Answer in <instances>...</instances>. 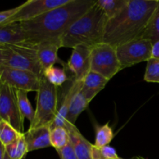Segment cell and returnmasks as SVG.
Wrapping results in <instances>:
<instances>
[{"label":"cell","mask_w":159,"mask_h":159,"mask_svg":"<svg viewBox=\"0 0 159 159\" xmlns=\"http://www.w3.org/2000/svg\"><path fill=\"white\" fill-rule=\"evenodd\" d=\"M50 141L51 147H54L56 150L67 145L69 141V136L66 128L65 127H56L51 129Z\"/></svg>","instance_id":"cb8c5ba5"},{"label":"cell","mask_w":159,"mask_h":159,"mask_svg":"<svg viewBox=\"0 0 159 159\" xmlns=\"http://www.w3.org/2000/svg\"><path fill=\"white\" fill-rule=\"evenodd\" d=\"M61 48V40H48L37 45V55L43 70L54 66L57 63L61 64L64 68H67V64L61 60L57 55L59 48Z\"/></svg>","instance_id":"7c38bea8"},{"label":"cell","mask_w":159,"mask_h":159,"mask_svg":"<svg viewBox=\"0 0 159 159\" xmlns=\"http://www.w3.org/2000/svg\"><path fill=\"white\" fill-rule=\"evenodd\" d=\"M158 3L159 0H129L119 15L108 20L104 43L116 48L142 37Z\"/></svg>","instance_id":"7a4b0ae2"},{"label":"cell","mask_w":159,"mask_h":159,"mask_svg":"<svg viewBox=\"0 0 159 159\" xmlns=\"http://www.w3.org/2000/svg\"><path fill=\"white\" fill-rule=\"evenodd\" d=\"M113 137L114 134L113 129L110 127L109 124H106L102 126H96L94 146L100 148L104 146L109 145Z\"/></svg>","instance_id":"603a6c76"},{"label":"cell","mask_w":159,"mask_h":159,"mask_svg":"<svg viewBox=\"0 0 159 159\" xmlns=\"http://www.w3.org/2000/svg\"><path fill=\"white\" fill-rule=\"evenodd\" d=\"M81 89L82 87L77 90L73 96L67 115L66 120L72 124H75L79 115L88 107L89 104L90 103L81 93Z\"/></svg>","instance_id":"ac0fdd59"},{"label":"cell","mask_w":159,"mask_h":159,"mask_svg":"<svg viewBox=\"0 0 159 159\" xmlns=\"http://www.w3.org/2000/svg\"><path fill=\"white\" fill-rule=\"evenodd\" d=\"M21 133L17 131L12 125L4 120L0 123V142L6 147L20 137Z\"/></svg>","instance_id":"d4e9b609"},{"label":"cell","mask_w":159,"mask_h":159,"mask_svg":"<svg viewBox=\"0 0 159 159\" xmlns=\"http://www.w3.org/2000/svg\"><path fill=\"white\" fill-rule=\"evenodd\" d=\"M3 159H12V158H9V156L7 155V154H6V152L4 155V157H3Z\"/></svg>","instance_id":"836d02e7"},{"label":"cell","mask_w":159,"mask_h":159,"mask_svg":"<svg viewBox=\"0 0 159 159\" xmlns=\"http://www.w3.org/2000/svg\"><path fill=\"white\" fill-rule=\"evenodd\" d=\"M5 148L6 154L12 159H23L28 153L27 145L23 134H21L14 142Z\"/></svg>","instance_id":"7402d4cb"},{"label":"cell","mask_w":159,"mask_h":159,"mask_svg":"<svg viewBox=\"0 0 159 159\" xmlns=\"http://www.w3.org/2000/svg\"><path fill=\"white\" fill-rule=\"evenodd\" d=\"M16 92L17 102H18L20 113L24 119L25 118L27 119L30 124H31L34 120L35 110H34L28 99V92L20 89H16Z\"/></svg>","instance_id":"ffe728a7"},{"label":"cell","mask_w":159,"mask_h":159,"mask_svg":"<svg viewBox=\"0 0 159 159\" xmlns=\"http://www.w3.org/2000/svg\"><path fill=\"white\" fill-rule=\"evenodd\" d=\"M70 1L71 0H29L20 5L18 12L7 23L31 20L52 9L64 6Z\"/></svg>","instance_id":"9c48e42d"},{"label":"cell","mask_w":159,"mask_h":159,"mask_svg":"<svg viewBox=\"0 0 159 159\" xmlns=\"http://www.w3.org/2000/svg\"><path fill=\"white\" fill-rule=\"evenodd\" d=\"M43 75L50 83L57 88L62 86L64 84L66 83L67 81H68L66 71H65V68H61L52 66L44 70Z\"/></svg>","instance_id":"44dd1931"},{"label":"cell","mask_w":159,"mask_h":159,"mask_svg":"<svg viewBox=\"0 0 159 159\" xmlns=\"http://www.w3.org/2000/svg\"><path fill=\"white\" fill-rule=\"evenodd\" d=\"M144 81L159 83V59L152 57L147 61Z\"/></svg>","instance_id":"4316f807"},{"label":"cell","mask_w":159,"mask_h":159,"mask_svg":"<svg viewBox=\"0 0 159 159\" xmlns=\"http://www.w3.org/2000/svg\"><path fill=\"white\" fill-rule=\"evenodd\" d=\"M1 79L15 89L26 92H38L40 88V78L34 73L24 70L1 67Z\"/></svg>","instance_id":"30bf717a"},{"label":"cell","mask_w":159,"mask_h":159,"mask_svg":"<svg viewBox=\"0 0 159 159\" xmlns=\"http://www.w3.org/2000/svg\"><path fill=\"white\" fill-rule=\"evenodd\" d=\"M5 153H6V148L0 142V159H3Z\"/></svg>","instance_id":"d6a6232c"},{"label":"cell","mask_w":159,"mask_h":159,"mask_svg":"<svg viewBox=\"0 0 159 159\" xmlns=\"http://www.w3.org/2000/svg\"><path fill=\"white\" fill-rule=\"evenodd\" d=\"M57 87L50 83L44 76L40 78V88L37 95V107L34 120L29 128L50 126L54 121L58 107Z\"/></svg>","instance_id":"277c9868"},{"label":"cell","mask_w":159,"mask_h":159,"mask_svg":"<svg viewBox=\"0 0 159 159\" xmlns=\"http://www.w3.org/2000/svg\"><path fill=\"white\" fill-rule=\"evenodd\" d=\"M0 118L9 123L20 133H24V118L22 116L14 88L0 80Z\"/></svg>","instance_id":"ba28073f"},{"label":"cell","mask_w":159,"mask_h":159,"mask_svg":"<svg viewBox=\"0 0 159 159\" xmlns=\"http://www.w3.org/2000/svg\"><path fill=\"white\" fill-rule=\"evenodd\" d=\"M8 50H9L8 46H0V68L2 67L6 54H7Z\"/></svg>","instance_id":"4dcf8cb0"},{"label":"cell","mask_w":159,"mask_h":159,"mask_svg":"<svg viewBox=\"0 0 159 159\" xmlns=\"http://www.w3.org/2000/svg\"><path fill=\"white\" fill-rule=\"evenodd\" d=\"M57 152L58 153L61 159H78L76 156L75 152L74 150L71 141H68L67 145L61 149H57Z\"/></svg>","instance_id":"f1b7e54d"},{"label":"cell","mask_w":159,"mask_h":159,"mask_svg":"<svg viewBox=\"0 0 159 159\" xmlns=\"http://www.w3.org/2000/svg\"><path fill=\"white\" fill-rule=\"evenodd\" d=\"M132 159H145V158H142V157L141 156H137V157H134V158H133Z\"/></svg>","instance_id":"e575fe53"},{"label":"cell","mask_w":159,"mask_h":159,"mask_svg":"<svg viewBox=\"0 0 159 159\" xmlns=\"http://www.w3.org/2000/svg\"><path fill=\"white\" fill-rule=\"evenodd\" d=\"M152 44L149 39L140 37L116 47L120 70L152 58Z\"/></svg>","instance_id":"52a82bcc"},{"label":"cell","mask_w":159,"mask_h":159,"mask_svg":"<svg viewBox=\"0 0 159 159\" xmlns=\"http://www.w3.org/2000/svg\"><path fill=\"white\" fill-rule=\"evenodd\" d=\"M129 0H96V4L109 20L119 15L127 6Z\"/></svg>","instance_id":"d6986e66"},{"label":"cell","mask_w":159,"mask_h":159,"mask_svg":"<svg viewBox=\"0 0 159 159\" xmlns=\"http://www.w3.org/2000/svg\"><path fill=\"white\" fill-rule=\"evenodd\" d=\"M2 120L1 118H0V123H1V121H2Z\"/></svg>","instance_id":"8d00e7d4"},{"label":"cell","mask_w":159,"mask_h":159,"mask_svg":"<svg viewBox=\"0 0 159 159\" xmlns=\"http://www.w3.org/2000/svg\"><path fill=\"white\" fill-rule=\"evenodd\" d=\"M120 70L116 48L107 43H100L92 48L91 68L94 71L110 80Z\"/></svg>","instance_id":"8992f818"},{"label":"cell","mask_w":159,"mask_h":159,"mask_svg":"<svg viewBox=\"0 0 159 159\" xmlns=\"http://www.w3.org/2000/svg\"><path fill=\"white\" fill-rule=\"evenodd\" d=\"M109 19L96 2L84 15L78 19L61 38V48H74L79 45L93 48L103 43Z\"/></svg>","instance_id":"3957f363"},{"label":"cell","mask_w":159,"mask_h":159,"mask_svg":"<svg viewBox=\"0 0 159 159\" xmlns=\"http://www.w3.org/2000/svg\"><path fill=\"white\" fill-rule=\"evenodd\" d=\"M110 80L94 71H89L82 81L81 93L85 99L91 102L96 95L105 88Z\"/></svg>","instance_id":"2e32d148"},{"label":"cell","mask_w":159,"mask_h":159,"mask_svg":"<svg viewBox=\"0 0 159 159\" xmlns=\"http://www.w3.org/2000/svg\"><path fill=\"white\" fill-rule=\"evenodd\" d=\"M96 0H71L31 20L20 22L25 41L34 45L61 40L67 30L96 3Z\"/></svg>","instance_id":"6da1fadb"},{"label":"cell","mask_w":159,"mask_h":159,"mask_svg":"<svg viewBox=\"0 0 159 159\" xmlns=\"http://www.w3.org/2000/svg\"><path fill=\"white\" fill-rule=\"evenodd\" d=\"M0 79H1V73H0Z\"/></svg>","instance_id":"74e56055"},{"label":"cell","mask_w":159,"mask_h":159,"mask_svg":"<svg viewBox=\"0 0 159 159\" xmlns=\"http://www.w3.org/2000/svg\"><path fill=\"white\" fill-rule=\"evenodd\" d=\"M119 158L114 148L110 145L98 148L93 144V159H116Z\"/></svg>","instance_id":"83f0119b"},{"label":"cell","mask_w":159,"mask_h":159,"mask_svg":"<svg viewBox=\"0 0 159 159\" xmlns=\"http://www.w3.org/2000/svg\"><path fill=\"white\" fill-rule=\"evenodd\" d=\"M152 57L159 59V40L152 43Z\"/></svg>","instance_id":"1f68e13d"},{"label":"cell","mask_w":159,"mask_h":159,"mask_svg":"<svg viewBox=\"0 0 159 159\" xmlns=\"http://www.w3.org/2000/svg\"><path fill=\"white\" fill-rule=\"evenodd\" d=\"M141 37L149 39L152 43L159 40V3L148 26Z\"/></svg>","instance_id":"484cf974"},{"label":"cell","mask_w":159,"mask_h":159,"mask_svg":"<svg viewBox=\"0 0 159 159\" xmlns=\"http://www.w3.org/2000/svg\"><path fill=\"white\" fill-rule=\"evenodd\" d=\"M8 48L3 67L29 71L39 77L43 76V70L37 58V45L22 42L9 45Z\"/></svg>","instance_id":"5b68a950"},{"label":"cell","mask_w":159,"mask_h":159,"mask_svg":"<svg viewBox=\"0 0 159 159\" xmlns=\"http://www.w3.org/2000/svg\"><path fill=\"white\" fill-rule=\"evenodd\" d=\"M116 159H124V158H120V157H119V158H116Z\"/></svg>","instance_id":"d590c367"},{"label":"cell","mask_w":159,"mask_h":159,"mask_svg":"<svg viewBox=\"0 0 159 159\" xmlns=\"http://www.w3.org/2000/svg\"><path fill=\"white\" fill-rule=\"evenodd\" d=\"M69 136V140L72 144L78 159H93L92 144L82 134L75 124L65 121V126Z\"/></svg>","instance_id":"4fadbf2b"},{"label":"cell","mask_w":159,"mask_h":159,"mask_svg":"<svg viewBox=\"0 0 159 159\" xmlns=\"http://www.w3.org/2000/svg\"><path fill=\"white\" fill-rule=\"evenodd\" d=\"M82 81H77L73 78L68 85V88L63 91V95L61 96V102H58L57 114H56L55 118L51 124L50 128L52 129L56 127H64L65 126L71 99L76 91L82 87Z\"/></svg>","instance_id":"5bb4252c"},{"label":"cell","mask_w":159,"mask_h":159,"mask_svg":"<svg viewBox=\"0 0 159 159\" xmlns=\"http://www.w3.org/2000/svg\"><path fill=\"white\" fill-rule=\"evenodd\" d=\"M20 7V6H18L15 8H12V9L0 12V24L7 23L8 21L18 12Z\"/></svg>","instance_id":"f546056e"},{"label":"cell","mask_w":159,"mask_h":159,"mask_svg":"<svg viewBox=\"0 0 159 159\" xmlns=\"http://www.w3.org/2000/svg\"><path fill=\"white\" fill-rule=\"evenodd\" d=\"M50 126H41L36 128H29L23 133L27 145L28 152L51 147L50 141Z\"/></svg>","instance_id":"9a60e30c"},{"label":"cell","mask_w":159,"mask_h":159,"mask_svg":"<svg viewBox=\"0 0 159 159\" xmlns=\"http://www.w3.org/2000/svg\"><path fill=\"white\" fill-rule=\"evenodd\" d=\"M92 48L79 45L72 49L67 68L74 75L73 77L75 80L82 81L90 71Z\"/></svg>","instance_id":"8fae6325"},{"label":"cell","mask_w":159,"mask_h":159,"mask_svg":"<svg viewBox=\"0 0 159 159\" xmlns=\"http://www.w3.org/2000/svg\"><path fill=\"white\" fill-rule=\"evenodd\" d=\"M25 41V34L20 23L0 24V46H9Z\"/></svg>","instance_id":"e0dca14e"}]
</instances>
